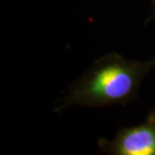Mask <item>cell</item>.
Segmentation results:
<instances>
[{
  "mask_svg": "<svg viewBox=\"0 0 155 155\" xmlns=\"http://www.w3.org/2000/svg\"><path fill=\"white\" fill-rule=\"evenodd\" d=\"M103 153L111 155H155V106L150 110L143 123L118 130L109 140H97Z\"/></svg>",
  "mask_w": 155,
  "mask_h": 155,
  "instance_id": "obj_2",
  "label": "cell"
},
{
  "mask_svg": "<svg viewBox=\"0 0 155 155\" xmlns=\"http://www.w3.org/2000/svg\"><path fill=\"white\" fill-rule=\"evenodd\" d=\"M151 3H152V5H153V11L152 15H151V16L147 19V21H146V22H145V24L148 23L151 20H153V19H154L155 18V0H151Z\"/></svg>",
  "mask_w": 155,
  "mask_h": 155,
  "instance_id": "obj_3",
  "label": "cell"
},
{
  "mask_svg": "<svg viewBox=\"0 0 155 155\" xmlns=\"http://www.w3.org/2000/svg\"><path fill=\"white\" fill-rule=\"evenodd\" d=\"M155 67V58L147 61L126 60L116 53L102 56L72 84L65 99L54 111L72 105L110 107L137 99L142 79Z\"/></svg>",
  "mask_w": 155,
  "mask_h": 155,
  "instance_id": "obj_1",
  "label": "cell"
}]
</instances>
